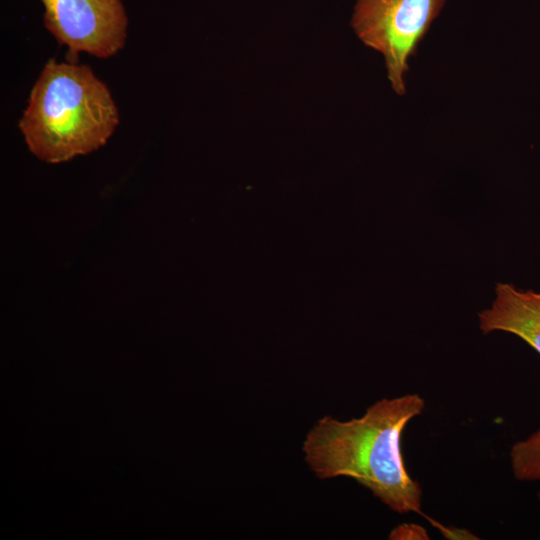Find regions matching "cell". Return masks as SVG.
<instances>
[{
	"label": "cell",
	"mask_w": 540,
	"mask_h": 540,
	"mask_svg": "<svg viewBox=\"0 0 540 540\" xmlns=\"http://www.w3.org/2000/svg\"><path fill=\"white\" fill-rule=\"evenodd\" d=\"M424 407L422 397L407 394L381 399L349 421L324 416L306 435L305 460L320 479L353 478L393 511L419 513L422 490L405 467L401 436Z\"/></svg>",
	"instance_id": "cell-1"
},
{
	"label": "cell",
	"mask_w": 540,
	"mask_h": 540,
	"mask_svg": "<svg viewBox=\"0 0 540 540\" xmlns=\"http://www.w3.org/2000/svg\"><path fill=\"white\" fill-rule=\"evenodd\" d=\"M118 123L110 90L89 66L50 59L31 90L19 128L37 158L59 163L102 147Z\"/></svg>",
	"instance_id": "cell-2"
},
{
	"label": "cell",
	"mask_w": 540,
	"mask_h": 540,
	"mask_svg": "<svg viewBox=\"0 0 540 540\" xmlns=\"http://www.w3.org/2000/svg\"><path fill=\"white\" fill-rule=\"evenodd\" d=\"M445 0H358L352 27L368 47L380 52L393 90L404 95L408 60L439 15Z\"/></svg>",
	"instance_id": "cell-3"
},
{
	"label": "cell",
	"mask_w": 540,
	"mask_h": 540,
	"mask_svg": "<svg viewBox=\"0 0 540 540\" xmlns=\"http://www.w3.org/2000/svg\"><path fill=\"white\" fill-rule=\"evenodd\" d=\"M44 24L75 63L81 52L108 58L125 45L127 17L120 0H41Z\"/></svg>",
	"instance_id": "cell-4"
},
{
	"label": "cell",
	"mask_w": 540,
	"mask_h": 540,
	"mask_svg": "<svg viewBox=\"0 0 540 540\" xmlns=\"http://www.w3.org/2000/svg\"><path fill=\"white\" fill-rule=\"evenodd\" d=\"M495 294L491 307L478 314L480 330L514 334L540 354V292L498 283Z\"/></svg>",
	"instance_id": "cell-5"
},
{
	"label": "cell",
	"mask_w": 540,
	"mask_h": 540,
	"mask_svg": "<svg viewBox=\"0 0 540 540\" xmlns=\"http://www.w3.org/2000/svg\"><path fill=\"white\" fill-rule=\"evenodd\" d=\"M514 476L520 481L540 480V428L516 442L510 452Z\"/></svg>",
	"instance_id": "cell-6"
},
{
	"label": "cell",
	"mask_w": 540,
	"mask_h": 540,
	"mask_svg": "<svg viewBox=\"0 0 540 540\" xmlns=\"http://www.w3.org/2000/svg\"><path fill=\"white\" fill-rule=\"evenodd\" d=\"M426 531L413 524H404L396 527L390 534L391 539H428Z\"/></svg>",
	"instance_id": "cell-7"
},
{
	"label": "cell",
	"mask_w": 540,
	"mask_h": 540,
	"mask_svg": "<svg viewBox=\"0 0 540 540\" xmlns=\"http://www.w3.org/2000/svg\"><path fill=\"white\" fill-rule=\"evenodd\" d=\"M538 496H539V501H540V491H539V494H538Z\"/></svg>",
	"instance_id": "cell-8"
}]
</instances>
